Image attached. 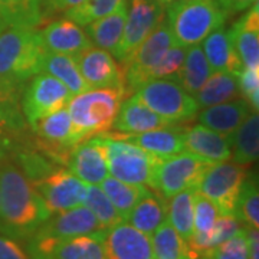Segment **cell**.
<instances>
[{
    "instance_id": "cell-1",
    "label": "cell",
    "mask_w": 259,
    "mask_h": 259,
    "mask_svg": "<svg viewBox=\"0 0 259 259\" xmlns=\"http://www.w3.org/2000/svg\"><path fill=\"white\" fill-rule=\"evenodd\" d=\"M52 214L15 160L0 161V233L28 239Z\"/></svg>"
},
{
    "instance_id": "cell-2",
    "label": "cell",
    "mask_w": 259,
    "mask_h": 259,
    "mask_svg": "<svg viewBox=\"0 0 259 259\" xmlns=\"http://www.w3.org/2000/svg\"><path fill=\"white\" fill-rule=\"evenodd\" d=\"M48 51L35 28L8 26L0 32V76L25 85L44 71Z\"/></svg>"
},
{
    "instance_id": "cell-3",
    "label": "cell",
    "mask_w": 259,
    "mask_h": 259,
    "mask_svg": "<svg viewBox=\"0 0 259 259\" xmlns=\"http://www.w3.org/2000/svg\"><path fill=\"white\" fill-rule=\"evenodd\" d=\"M228 13L216 0H177L166 8V25L177 47L200 45L226 23Z\"/></svg>"
},
{
    "instance_id": "cell-4",
    "label": "cell",
    "mask_w": 259,
    "mask_h": 259,
    "mask_svg": "<svg viewBox=\"0 0 259 259\" xmlns=\"http://www.w3.org/2000/svg\"><path fill=\"white\" fill-rule=\"evenodd\" d=\"M125 95V90L120 88H93L74 95L68 111L78 140L111 131Z\"/></svg>"
},
{
    "instance_id": "cell-5",
    "label": "cell",
    "mask_w": 259,
    "mask_h": 259,
    "mask_svg": "<svg viewBox=\"0 0 259 259\" xmlns=\"http://www.w3.org/2000/svg\"><path fill=\"white\" fill-rule=\"evenodd\" d=\"M105 146L108 175L130 185L154 187V175L160 158L112 133L100 134Z\"/></svg>"
},
{
    "instance_id": "cell-6",
    "label": "cell",
    "mask_w": 259,
    "mask_h": 259,
    "mask_svg": "<svg viewBox=\"0 0 259 259\" xmlns=\"http://www.w3.org/2000/svg\"><path fill=\"white\" fill-rule=\"evenodd\" d=\"M133 98L171 125L193 120L199 112L193 95L171 79H151L143 83L133 93Z\"/></svg>"
},
{
    "instance_id": "cell-7",
    "label": "cell",
    "mask_w": 259,
    "mask_h": 259,
    "mask_svg": "<svg viewBox=\"0 0 259 259\" xmlns=\"http://www.w3.org/2000/svg\"><path fill=\"white\" fill-rule=\"evenodd\" d=\"M74 95L52 75L40 72L23 85L20 110L29 127L44 117L66 107Z\"/></svg>"
},
{
    "instance_id": "cell-8",
    "label": "cell",
    "mask_w": 259,
    "mask_h": 259,
    "mask_svg": "<svg viewBox=\"0 0 259 259\" xmlns=\"http://www.w3.org/2000/svg\"><path fill=\"white\" fill-rule=\"evenodd\" d=\"M246 179V166L229 160L213 163L206 170L196 190L212 200L221 214H235L236 202Z\"/></svg>"
},
{
    "instance_id": "cell-9",
    "label": "cell",
    "mask_w": 259,
    "mask_h": 259,
    "mask_svg": "<svg viewBox=\"0 0 259 259\" xmlns=\"http://www.w3.org/2000/svg\"><path fill=\"white\" fill-rule=\"evenodd\" d=\"M173 45V36L167 28L166 20H163L140 44V47L124 62H121V68L125 76L127 94L134 93L143 83L150 81L153 69Z\"/></svg>"
},
{
    "instance_id": "cell-10",
    "label": "cell",
    "mask_w": 259,
    "mask_h": 259,
    "mask_svg": "<svg viewBox=\"0 0 259 259\" xmlns=\"http://www.w3.org/2000/svg\"><path fill=\"white\" fill-rule=\"evenodd\" d=\"M166 6L160 0H130L124 32L114 58L124 62L146 37L164 20Z\"/></svg>"
},
{
    "instance_id": "cell-11",
    "label": "cell",
    "mask_w": 259,
    "mask_h": 259,
    "mask_svg": "<svg viewBox=\"0 0 259 259\" xmlns=\"http://www.w3.org/2000/svg\"><path fill=\"white\" fill-rule=\"evenodd\" d=\"M212 164L187 153L164 158L156 168L153 190L167 199L183 190H196L206 170Z\"/></svg>"
},
{
    "instance_id": "cell-12",
    "label": "cell",
    "mask_w": 259,
    "mask_h": 259,
    "mask_svg": "<svg viewBox=\"0 0 259 259\" xmlns=\"http://www.w3.org/2000/svg\"><path fill=\"white\" fill-rule=\"evenodd\" d=\"M30 130L36 136L37 150L59 166H65L71 150L81 143L75 134L68 105L36 121Z\"/></svg>"
},
{
    "instance_id": "cell-13",
    "label": "cell",
    "mask_w": 259,
    "mask_h": 259,
    "mask_svg": "<svg viewBox=\"0 0 259 259\" xmlns=\"http://www.w3.org/2000/svg\"><path fill=\"white\" fill-rule=\"evenodd\" d=\"M33 186L42 196L49 213L55 214L83 204L88 185L69 168L58 166Z\"/></svg>"
},
{
    "instance_id": "cell-14",
    "label": "cell",
    "mask_w": 259,
    "mask_h": 259,
    "mask_svg": "<svg viewBox=\"0 0 259 259\" xmlns=\"http://www.w3.org/2000/svg\"><path fill=\"white\" fill-rule=\"evenodd\" d=\"M74 58L79 68V72L90 90L93 88L125 90L124 71L108 51L91 45Z\"/></svg>"
},
{
    "instance_id": "cell-15",
    "label": "cell",
    "mask_w": 259,
    "mask_h": 259,
    "mask_svg": "<svg viewBox=\"0 0 259 259\" xmlns=\"http://www.w3.org/2000/svg\"><path fill=\"white\" fill-rule=\"evenodd\" d=\"M65 167L87 185H100L108 176L107 153L101 136L78 143L66 158Z\"/></svg>"
},
{
    "instance_id": "cell-16",
    "label": "cell",
    "mask_w": 259,
    "mask_h": 259,
    "mask_svg": "<svg viewBox=\"0 0 259 259\" xmlns=\"http://www.w3.org/2000/svg\"><path fill=\"white\" fill-rule=\"evenodd\" d=\"M101 243L105 259L154 258L150 236L125 221L104 232Z\"/></svg>"
},
{
    "instance_id": "cell-17",
    "label": "cell",
    "mask_w": 259,
    "mask_h": 259,
    "mask_svg": "<svg viewBox=\"0 0 259 259\" xmlns=\"http://www.w3.org/2000/svg\"><path fill=\"white\" fill-rule=\"evenodd\" d=\"M39 231L45 232L47 235L55 238L56 241L62 243L66 239H71L75 236L101 233L107 229H102L93 212L85 204H81L64 212L52 214L39 228Z\"/></svg>"
},
{
    "instance_id": "cell-18",
    "label": "cell",
    "mask_w": 259,
    "mask_h": 259,
    "mask_svg": "<svg viewBox=\"0 0 259 259\" xmlns=\"http://www.w3.org/2000/svg\"><path fill=\"white\" fill-rule=\"evenodd\" d=\"M183 147L185 153L209 163H221L232 160L229 137L222 136L202 124H196L185 128Z\"/></svg>"
},
{
    "instance_id": "cell-19",
    "label": "cell",
    "mask_w": 259,
    "mask_h": 259,
    "mask_svg": "<svg viewBox=\"0 0 259 259\" xmlns=\"http://www.w3.org/2000/svg\"><path fill=\"white\" fill-rule=\"evenodd\" d=\"M183 131H185V127L167 125V127L139 133V134H122V133H115V131L112 134L136 144L137 147L147 151L148 154L154 157L164 160V158L177 156L180 153H185Z\"/></svg>"
},
{
    "instance_id": "cell-20",
    "label": "cell",
    "mask_w": 259,
    "mask_h": 259,
    "mask_svg": "<svg viewBox=\"0 0 259 259\" xmlns=\"http://www.w3.org/2000/svg\"><path fill=\"white\" fill-rule=\"evenodd\" d=\"M39 35L48 52L54 54L75 56L93 45L85 30L68 18L56 19L48 23L42 30H39Z\"/></svg>"
},
{
    "instance_id": "cell-21",
    "label": "cell",
    "mask_w": 259,
    "mask_h": 259,
    "mask_svg": "<svg viewBox=\"0 0 259 259\" xmlns=\"http://www.w3.org/2000/svg\"><path fill=\"white\" fill-rule=\"evenodd\" d=\"M229 30L232 45L243 68H259V10L258 3L249 8Z\"/></svg>"
},
{
    "instance_id": "cell-22",
    "label": "cell",
    "mask_w": 259,
    "mask_h": 259,
    "mask_svg": "<svg viewBox=\"0 0 259 259\" xmlns=\"http://www.w3.org/2000/svg\"><path fill=\"white\" fill-rule=\"evenodd\" d=\"M252 112L255 111L250 108L248 102L243 98H236L232 101L203 108V111L197 112L196 118L199 120V124L204 127L222 136L231 137Z\"/></svg>"
},
{
    "instance_id": "cell-23",
    "label": "cell",
    "mask_w": 259,
    "mask_h": 259,
    "mask_svg": "<svg viewBox=\"0 0 259 259\" xmlns=\"http://www.w3.org/2000/svg\"><path fill=\"white\" fill-rule=\"evenodd\" d=\"M200 47L213 72H228L236 76L242 71L243 66L233 49L228 29L222 26L213 30L202 40Z\"/></svg>"
},
{
    "instance_id": "cell-24",
    "label": "cell",
    "mask_w": 259,
    "mask_h": 259,
    "mask_svg": "<svg viewBox=\"0 0 259 259\" xmlns=\"http://www.w3.org/2000/svg\"><path fill=\"white\" fill-rule=\"evenodd\" d=\"M167 125L171 124H168L164 118H161L144 104L131 97L121 104L120 111L112 124V130H115V133L122 134H139Z\"/></svg>"
},
{
    "instance_id": "cell-25",
    "label": "cell",
    "mask_w": 259,
    "mask_h": 259,
    "mask_svg": "<svg viewBox=\"0 0 259 259\" xmlns=\"http://www.w3.org/2000/svg\"><path fill=\"white\" fill-rule=\"evenodd\" d=\"M125 16H127V5L85 25L83 30L94 47L105 49L114 55L122 37Z\"/></svg>"
},
{
    "instance_id": "cell-26",
    "label": "cell",
    "mask_w": 259,
    "mask_h": 259,
    "mask_svg": "<svg viewBox=\"0 0 259 259\" xmlns=\"http://www.w3.org/2000/svg\"><path fill=\"white\" fill-rule=\"evenodd\" d=\"M166 200L158 192L153 189H147L146 193L140 197L139 202L131 209L125 222H128L131 226L150 236L166 221Z\"/></svg>"
},
{
    "instance_id": "cell-27",
    "label": "cell",
    "mask_w": 259,
    "mask_h": 259,
    "mask_svg": "<svg viewBox=\"0 0 259 259\" xmlns=\"http://www.w3.org/2000/svg\"><path fill=\"white\" fill-rule=\"evenodd\" d=\"M232 160L241 166L256 163L259 156V117L252 112L229 137Z\"/></svg>"
},
{
    "instance_id": "cell-28",
    "label": "cell",
    "mask_w": 259,
    "mask_h": 259,
    "mask_svg": "<svg viewBox=\"0 0 259 259\" xmlns=\"http://www.w3.org/2000/svg\"><path fill=\"white\" fill-rule=\"evenodd\" d=\"M199 110L239 98L236 76L228 72H213L193 95Z\"/></svg>"
},
{
    "instance_id": "cell-29",
    "label": "cell",
    "mask_w": 259,
    "mask_h": 259,
    "mask_svg": "<svg viewBox=\"0 0 259 259\" xmlns=\"http://www.w3.org/2000/svg\"><path fill=\"white\" fill-rule=\"evenodd\" d=\"M150 236L153 256L156 259H200L167 221Z\"/></svg>"
},
{
    "instance_id": "cell-30",
    "label": "cell",
    "mask_w": 259,
    "mask_h": 259,
    "mask_svg": "<svg viewBox=\"0 0 259 259\" xmlns=\"http://www.w3.org/2000/svg\"><path fill=\"white\" fill-rule=\"evenodd\" d=\"M212 74V68L204 56L202 47L193 45L187 48L185 62L182 65L175 82L183 87L189 94L194 95Z\"/></svg>"
},
{
    "instance_id": "cell-31",
    "label": "cell",
    "mask_w": 259,
    "mask_h": 259,
    "mask_svg": "<svg viewBox=\"0 0 259 259\" xmlns=\"http://www.w3.org/2000/svg\"><path fill=\"white\" fill-rule=\"evenodd\" d=\"M45 0H0V19L8 26L36 28L44 20Z\"/></svg>"
},
{
    "instance_id": "cell-32",
    "label": "cell",
    "mask_w": 259,
    "mask_h": 259,
    "mask_svg": "<svg viewBox=\"0 0 259 259\" xmlns=\"http://www.w3.org/2000/svg\"><path fill=\"white\" fill-rule=\"evenodd\" d=\"M42 72L52 75L58 81H61L72 95H78L90 90L79 72V68L74 56L48 52L44 61Z\"/></svg>"
},
{
    "instance_id": "cell-33",
    "label": "cell",
    "mask_w": 259,
    "mask_h": 259,
    "mask_svg": "<svg viewBox=\"0 0 259 259\" xmlns=\"http://www.w3.org/2000/svg\"><path fill=\"white\" fill-rule=\"evenodd\" d=\"M100 187L102 189V192L107 194L110 202L114 204L117 212L120 213L122 221L127 219L131 209L136 206L140 197L146 193V190L148 189L146 186L130 185L125 182H121L110 175L100 183Z\"/></svg>"
},
{
    "instance_id": "cell-34",
    "label": "cell",
    "mask_w": 259,
    "mask_h": 259,
    "mask_svg": "<svg viewBox=\"0 0 259 259\" xmlns=\"http://www.w3.org/2000/svg\"><path fill=\"white\" fill-rule=\"evenodd\" d=\"M193 193L194 190H183L166 202V221L186 242L193 235Z\"/></svg>"
},
{
    "instance_id": "cell-35",
    "label": "cell",
    "mask_w": 259,
    "mask_h": 259,
    "mask_svg": "<svg viewBox=\"0 0 259 259\" xmlns=\"http://www.w3.org/2000/svg\"><path fill=\"white\" fill-rule=\"evenodd\" d=\"M104 232L66 239L56 249L52 259H105L101 243Z\"/></svg>"
},
{
    "instance_id": "cell-36",
    "label": "cell",
    "mask_w": 259,
    "mask_h": 259,
    "mask_svg": "<svg viewBox=\"0 0 259 259\" xmlns=\"http://www.w3.org/2000/svg\"><path fill=\"white\" fill-rule=\"evenodd\" d=\"M26 121L16 120L0 112V161L13 158L23 146H26Z\"/></svg>"
},
{
    "instance_id": "cell-37",
    "label": "cell",
    "mask_w": 259,
    "mask_h": 259,
    "mask_svg": "<svg viewBox=\"0 0 259 259\" xmlns=\"http://www.w3.org/2000/svg\"><path fill=\"white\" fill-rule=\"evenodd\" d=\"M83 204L93 212L102 229H110L120 222H124L120 213L117 212L114 204L107 197V194L102 192L100 185L87 186V196Z\"/></svg>"
},
{
    "instance_id": "cell-38",
    "label": "cell",
    "mask_w": 259,
    "mask_h": 259,
    "mask_svg": "<svg viewBox=\"0 0 259 259\" xmlns=\"http://www.w3.org/2000/svg\"><path fill=\"white\" fill-rule=\"evenodd\" d=\"M124 5H127V0H83L78 6L66 10L65 18L71 19L79 26H85Z\"/></svg>"
},
{
    "instance_id": "cell-39",
    "label": "cell",
    "mask_w": 259,
    "mask_h": 259,
    "mask_svg": "<svg viewBox=\"0 0 259 259\" xmlns=\"http://www.w3.org/2000/svg\"><path fill=\"white\" fill-rule=\"evenodd\" d=\"M235 216L248 228H259V192L255 180L246 179L236 202Z\"/></svg>"
},
{
    "instance_id": "cell-40",
    "label": "cell",
    "mask_w": 259,
    "mask_h": 259,
    "mask_svg": "<svg viewBox=\"0 0 259 259\" xmlns=\"http://www.w3.org/2000/svg\"><path fill=\"white\" fill-rule=\"evenodd\" d=\"M219 209L212 200L206 196L194 190L193 193V235L207 236L214 226L216 219L219 218ZM210 248V246H209Z\"/></svg>"
},
{
    "instance_id": "cell-41",
    "label": "cell",
    "mask_w": 259,
    "mask_h": 259,
    "mask_svg": "<svg viewBox=\"0 0 259 259\" xmlns=\"http://www.w3.org/2000/svg\"><path fill=\"white\" fill-rule=\"evenodd\" d=\"M200 259H249L246 226H243L241 231L229 238L228 241L222 242L210 250H207Z\"/></svg>"
},
{
    "instance_id": "cell-42",
    "label": "cell",
    "mask_w": 259,
    "mask_h": 259,
    "mask_svg": "<svg viewBox=\"0 0 259 259\" xmlns=\"http://www.w3.org/2000/svg\"><path fill=\"white\" fill-rule=\"evenodd\" d=\"M186 51L187 48L177 47L173 45L163 55L160 59V62L156 65V68L153 69V72L150 75V81L151 79H176L177 74L182 68V65L185 62Z\"/></svg>"
},
{
    "instance_id": "cell-43",
    "label": "cell",
    "mask_w": 259,
    "mask_h": 259,
    "mask_svg": "<svg viewBox=\"0 0 259 259\" xmlns=\"http://www.w3.org/2000/svg\"><path fill=\"white\" fill-rule=\"evenodd\" d=\"M23 85L10 82L0 76V112L16 120H25L20 110V95Z\"/></svg>"
},
{
    "instance_id": "cell-44",
    "label": "cell",
    "mask_w": 259,
    "mask_h": 259,
    "mask_svg": "<svg viewBox=\"0 0 259 259\" xmlns=\"http://www.w3.org/2000/svg\"><path fill=\"white\" fill-rule=\"evenodd\" d=\"M236 82L239 95L249 104V107L255 112L259 110V68H242V71L236 75Z\"/></svg>"
},
{
    "instance_id": "cell-45",
    "label": "cell",
    "mask_w": 259,
    "mask_h": 259,
    "mask_svg": "<svg viewBox=\"0 0 259 259\" xmlns=\"http://www.w3.org/2000/svg\"><path fill=\"white\" fill-rule=\"evenodd\" d=\"M242 222L235 216V214H219L216 219L213 229L209 233V246L210 249L214 248L216 245L228 241L233 235H236L241 231ZM209 249V250H210Z\"/></svg>"
},
{
    "instance_id": "cell-46",
    "label": "cell",
    "mask_w": 259,
    "mask_h": 259,
    "mask_svg": "<svg viewBox=\"0 0 259 259\" xmlns=\"http://www.w3.org/2000/svg\"><path fill=\"white\" fill-rule=\"evenodd\" d=\"M0 259H30L18 239L0 233Z\"/></svg>"
},
{
    "instance_id": "cell-47",
    "label": "cell",
    "mask_w": 259,
    "mask_h": 259,
    "mask_svg": "<svg viewBox=\"0 0 259 259\" xmlns=\"http://www.w3.org/2000/svg\"><path fill=\"white\" fill-rule=\"evenodd\" d=\"M219 3V6L222 8L228 15L232 13H238L243 10L249 9L253 5L258 3V0H216Z\"/></svg>"
},
{
    "instance_id": "cell-48",
    "label": "cell",
    "mask_w": 259,
    "mask_h": 259,
    "mask_svg": "<svg viewBox=\"0 0 259 259\" xmlns=\"http://www.w3.org/2000/svg\"><path fill=\"white\" fill-rule=\"evenodd\" d=\"M246 242H248V258L259 259L258 228H248L246 226Z\"/></svg>"
},
{
    "instance_id": "cell-49",
    "label": "cell",
    "mask_w": 259,
    "mask_h": 259,
    "mask_svg": "<svg viewBox=\"0 0 259 259\" xmlns=\"http://www.w3.org/2000/svg\"><path fill=\"white\" fill-rule=\"evenodd\" d=\"M83 0H45V6L54 12H66L82 3Z\"/></svg>"
},
{
    "instance_id": "cell-50",
    "label": "cell",
    "mask_w": 259,
    "mask_h": 259,
    "mask_svg": "<svg viewBox=\"0 0 259 259\" xmlns=\"http://www.w3.org/2000/svg\"><path fill=\"white\" fill-rule=\"evenodd\" d=\"M160 2H161V3H163V5L167 8L168 5H171L173 2H177V0H160Z\"/></svg>"
},
{
    "instance_id": "cell-51",
    "label": "cell",
    "mask_w": 259,
    "mask_h": 259,
    "mask_svg": "<svg viewBox=\"0 0 259 259\" xmlns=\"http://www.w3.org/2000/svg\"><path fill=\"white\" fill-rule=\"evenodd\" d=\"M6 28H8V25H6V23H5V22L0 19V32H2V30H5Z\"/></svg>"
}]
</instances>
